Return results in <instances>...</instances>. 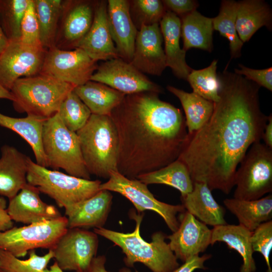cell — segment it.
I'll return each mask as SVG.
<instances>
[{"label": "cell", "mask_w": 272, "mask_h": 272, "mask_svg": "<svg viewBox=\"0 0 272 272\" xmlns=\"http://www.w3.org/2000/svg\"><path fill=\"white\" fill-rule=\"evenodd\" d=\"M97 62L80 48L54 47L47 51L40 73L77 87L90 80L98 66Z\"/></svg>", "instance_id": "obj_12"}, {"label": "cell", "mask_w": 272, "mask_h": 272, "mask_svg": "<svg viewBox=\"0 0 272 272\" xmlns=\"http://www.w3.org/2000/svg\"><path fill=\"white\" fill-rule=\"evenodd\" d=\"M46 52L42 46L26 45L20 39L9 41L0 54V84L10 91L18 79L39 74Z\"/></svg>", "instance_id": "obj_13"}, {"label": "cell", "mask_w": 272, "mask_h": 272, "mask_svg": "<svg viewBox=\"0 0 272 272\" xmlns=\"http://www.w3.org/2000/svg\"><path fill=\"white\" fill-rule=\"evenodd\" d=\"M99 188L120 193L132 202L139 214L146 210L155 212L172 232L179 226L177 214L185 211L182 205H173L157 199L147 185L137 179H129L118 171L111 172L108 180L101 183Z\"/></svg>", "instance_id": "obj_10"}, {"label": "cell", "mask_w": 272, "mask_h": 272, "mask_svg": "<svg viewBox=\"0 0 272 272\" xmlns=\"http://www.w3.org/2000/svg\"><path fill=\"white\" fill-rule=\"evenodd\" d=\"M218 101L208 121L191 134L178 158L193 182L229 194L235 175L251 146L260 142L268 116L261 111L260 86L225 70L218 75Z\"/></svg>", "instance_id": "obj_1"}, {"label": "cell", "mask_w": 272, "mask_h": 272, "mask_svg": "<svg viewBox=\"0 0 272 272\" xmlns=\"http://www.w3.org/2000/svg\"><path fill=\"white\" fill-rule=\"evenodd\" d=\"M31 0H0V24L9 41L20 39L21 24Z\"/></svg>", "instance_id": "obj_36"}, {"label": "cell", "mask_w": 272, "mask_h": 272, "mask_svg": "<svg viewBox=\"0 0 272 272\" xmlns=\"http://www.w3.org/2000/svg\"><path fill=\"white\" fill-rule=\"evenodd\" d=\"M42 145L48 168H61L70 175L90 180L78 136L64 125L57 113L44 123Z\"/></svg>", "instance_id": "obj_6"}, {"label": "cell", "mask_w": 272, "mask_h": 272, "mask_svg": "<svg viewBox=\"0 0 272 272\" xmlns=\"http://www.w3.org/2000/svg\"><path fill=\"white\" fill-rule=\"evenodd\" d=\"M212 18L205 17L193 11L182 16L181 36L183 41V49L199 48L211 52L213 47Z\"/></svg>", "instance_id": "obj_30"}, {"label": "cell", "mask_w": 272, "mask_h": 272, "mask_svg": "<svg viewBox=\"0 0 272 272\" xmlns=\"http://www.w3.org/2000/svg\"><path fill=\"white\" fill-rule=\"evenodd\" d=\"M57 113L64 125L75 132L86 125L92 114L74 90L64 98Z\"/></svg>", "instance_id": "obj_38"}, {"label": "cell", "mask_w": 272, "mask_h": 272, "mask_svg": "<svg viewBox=\"0 0 272 272\" xmlns=\"http://www.w3.org/2000/svg\"><path fill=\"white\" fill-rule=\"evenodd\" d=\"M130 216L135 221L134 231L122 233L104 227L95 228L94 232L119 246L125 255L124 263L132 266L141 262L153 272H171L179 266L177 258L165 241L166 235L161 231L153 234L152 241L148 242L141 236L140 226L143 215L131 212Z\"/></svg>", "instance_id": "obj_3"}, {"label": "cell", "mask_w": 272, "mask_h": 272, "mask_svg": "<svg viewBox=\"0 0 272 272\" xmlns=\"http://www.w3.org/2000/svg\"><path fill=\"white\" fill-rule=\"evenodd\" d=\"M110 191L100 190L93 196L64 209L68 228L103 227L112 203Z\"/></svg>", "instance_id": "obj_21"}, {"label": "cell", "mask_w": 272, "mask_h": 272, "mask_svg": "<svg viewBox=\"0 0 272 272\" xmlns=\"http://www.w3.org/2000/svg\"><path fill=\"white\" fill-rule=\"evenodd\" d=\"M167 90L180 101L185 114V123L189 134L200 128L209 119L214 103L194 92L188 93L173 86H168Z\"/></svg>", "instance_id": "obj_31"}, {"label": "cell", "mask_w": 272, "mask_h": 272, "mask_svg": "<svg viewBox=\"0 0 272 272\" xmlns=\"http://www.w3.org/2000/svg\"><path fill=\"white\" fill-rule=\"evenodd\" d=\"M98 243L94 232L68 228L51 249L53 258L62 270L87 272L96 256Z\"/></svg>", "instance_id": "obj_11"}, {"label": "cell", "mask_w": 272, "mask_h": 272, "mask_svg": "<svg viewBox=\"0 0 272 272\" xmlns=\"http://www.w3.org/2000/svg\"><path fill=\"white\" fill-rule=\"evenodd\" d=\"M108 27L119 57L130 62L134 52L138 30L126 0H109L107 5Z\"/></svg>", "instance_id": "obj_19"}, {"label": "cell", "mask_w": 272, "mask_h": 272, "mask_svg": "<svg viewBox=\"0 0 272 272\" xmlns=\"http://www.w3.org/2000/svg\"><path fill=\"white\" fill-rule=\"evenodd\" d=\"M252 232L239 224L214 227L211 245L217 242L225 243L230 249L236 250L241 256L243 264L240 272H254L256 265L250 241Z\"/></svg>", "instance_id": "obj_26"}, {"label": "cell", "mask_w": 272, "mask_h": 272, "mask_svg": "<svg viewBox=\"0 0 272 272\" xmlns=\"http://www.w3.org/2000/svg\"><path fill=\"white\" fill-rule=\"evenodd\" d=\"M95 3L64 1L56 34L55 47L62 50L76 48L90 29Z\"/></svg>", "instance_id": "obj_15"}, {"label": "cell", "mask_w": 272, "mask_h": 272, "mask_svg": "<svg viewBox=\"0 0 272 272\" xmlns=\"http://www.w3.org/2000/svg\"><path fill=\"white\" fill-rule=\"evenodd\" d=\"M250 241L253 252H259L263 256L267 271L272 272L269 255L272 248V221L260 224L252 232Z\"/></svg>", "instance_id": "obj_40"}, {"label": "cell", "mask_w": 272, "mask_h": 272, "mask_svg": "<svg viewBox=\"0 0 272 272\" xmlns=\"http://www.w3.org/2000/svg\"><path fill=\"white\" fill-rule=\"evenodd\" d=\"M217 60H214L208 67L192 70L187 77L193 92L213 103L219 101L220 83L217 74Z\"/></svg>", "instance_id": "obj_35"}, {"label": "cell", "mask_w": 272, "mask_h": 272, "mask_svg": "<svg viewBox=\"0 0 272 272\" xmlns=\"http://www.w3.org/2000/svg\"><path fill=\"white\" fill-rule=\"evenodd\" d=\"M162 3L169 11L182 16L196 10L198 6L192 0H164Z\"/></svg>", "instance_id": "obj_43"}, {"label": "cell", "mask_w": 272, "mask_h": 272, "mask_svg": "<svg viewBox=\"0 0 272 272\" xmlns=\"http://www.w3.org/2000/svg\"><path fill=\"white\" fill-rule=\"evenodd\" d=\"M38 188L27 183L12 198L7 210L13 221L29 225L49 221L61 217L54 206L44 202Z\"/></svg>", "instance_id": "obj_18"}, {"label": "cell", "mask_w": 272, "mask_h": 272, "mask_svg": "<svg viewBox=\"0 0 272 272\" xmlns=\"http://www.w3.org/2000/svg\"><path fill=\"white\" fill-rule=\"evenodd\" d=\"M212 191L202 182H193L192 191L181 197L185 211L206 225L216 227L227 224L225 210L214 199Z\"/></svg>", "instance_id": "obj_24"}, {"label": "cell", "mask_w": 272, "mask_h": 272, "mask_svg": "<svg viewBox=\"0 0 272 272\" xmlns=\"http://www.w3.org/2000/svg\"><path fill=\"white\" fill-rule=\"evenodd\" d=\"M160 29L164 41L167 66L179 79L187 80L192 70L185 60L186 51L179 44L181 20L175 14L167 11L160 22Z\"/></svg>", "instance_id": "obj_23"}, {"label": "cell", "mask_w": 272, "mask_h": 272, "mask_svg": "<svg viewBox=\"0 0 272 272\" xmlns=\"http://www.w3.org/2000/svg\"><path fill=\"white\" fill-rule=\"evenodd\" d=\"M68 229L65 216L49 221L13 227L0 232V249L17 257L25 256L37 248L51 250Z\"/></svg>", "instance_id": "obj_9"}, {"label": "cell", "mask_w": 272, "mask_h": 272, "mask_svg": "<svg viewBox=\"0 0 272 272\" xmlns=\"http://www.w3.org/2000/svg\"><path fill=\"white\" fill-rule=\"evenodd\" d=\"M0 99L14 100V97L10 91L6 89L0 84Z\"/></svg>", "instance_id": "obj_49"}, {"label": "cell", "mask_w": 272, "mask_h": 272, "mask_svg": "<svg viewBox=\"0 0 272 272\" xmlns=\"http://www.w3.org/2000/svg\"><path fill=\"white\" fill-rule=\"evenodd\" d=\"M29 258L21 260L10 252L0 249V268L5 272H42L53 258L52 250L43 256L35 250L29 251Z\"/></svg>", "instance_id": "obj_37"}, {"label": "cell", "mask_w": 272, "mask_h": 272, "mask_svg": "<svg viewBox=\"0 0 272 272\" xmlns=\"http://www.w3.org/2000/svg\"><path fill=\"white\" fill-rule=\"evenodd\" d=\"M238 2L235 1H222L217 16L212 18L214 30L227 38L229 42L231 59L241 55L243 43L239 39L236 28Z\"/></svg>", "instance_id": "obj_34"}, {"label": "cell", "mask_w": 272, "mask_h": 272, "mask_svg": "<svg viewBox=\"0 0 272 272\" xmlns=\"http://www.w3.org/2000/svg\"><path fill=\"white\" fill-rule=\"evenodd\" d=\"M132 4L140 26L159 23L166 13L162 1L159 0H134Z\"/></svg>", "instance_id": "obj_39"}, {"label": "cell", "mask_w": 272, "mask_h": 272, "mask_svg": "<svg viewBox=\"0 0 272 272\" xmlns=\"http://www.w3.org/2000/svg\"><path fill=\"white\" fill-rule=\"evenodd\" d=\"M226 208L237 218L239 225L253 232L260 224L272 218V195L245 200L235 198L223 201Z\"/></svg>", "instance_id": "obj_28"}, {"label": "cell", "mask_w": 272, "mask_h": 272, "mask_svg": "<svg viewBox=\"0 0 272 272\" xmlns=\"http://www.w3.org/2000/svg\"><path fill=\"white\" fill-rule=\"evenodd\" d=\"M211 257V255L209 254H204L201 256H195L171 272H193L197 269H205L204 263Z\"/></svg>", "instance_id": "obj_44"}, {"label": "cell", "mask_w": 272, "mask_h": 272, "mask_svg": "<svg viewBox=\"0 0 272 272\" xmlns=\"http://www.w3.org/2000/svg\"><path fill=\"white\" fill-rule=\"evenodd\" d=\"M162 42L159 23L141 25L138 31L130 63L142 73L161 76L167 67Z\"/></svg>", "instance_id": "obj_17"}, {"label": "cell", "mask_w": 272, "mask_h": 272, "mask_svg": "<svg viewBox=\"0 0 272 272\" xmlns=\"http://www.w3.org/2000/svg\"><path fill=\"white\" fill-rule=\"evenodd\" d=\"M234 180V198L256 200L272 191V149L258 142L240 163Z\"/></svg>", "instance_id": "obj_8"}, {"label": "cell", "mask_w": 272, "mask_h": 272, "mask_svg": "<svg viewBox=\"0 0 272 272\" xmlns=\"http://www.w3.org/2000/svg\"><path fill=\"white\" fill-rule=\"evenodd\" d=\"M64 1L33 0L39 26L41 46L47 51L55 47Z\"/></svg>", "instance_id": "obj_33"}, {"label": "cell", "mask_w": 272, "mask_h": 272, "mask_svg": "<svg viewBox=\"0 0 272 272\" xmlns=\"http://www.w3.org/2000/svg\"><path fill=\"white\" fill-rule=\"evenodd\" d=\"M158 94L125 95L110 115L118 137L117 171L129 179L177 160L188 142L182 112Z\"/></svg>", "instance_id": "obj_2"}, {"label": "cell", "mask_w": 272, "mask_h": 272, "mask_svg": "<svg viewBox=\"0 0 272 272\" xmlns=\"http://www.w3.org/2000/svg\"><path fill=\"white\" fill-rule=\"evenodd\" d=\"M105 84L125 95L143 92H162L130 62L120 57L105 61L98 66L90 80Z\"/></svg>", "instance_id": "obj_14"}, {"label": "cell", "mask_w": 272, "mask_h": 272, "mask_svg": "<svg viewBox=\"0 0 272 272\" xmlns=\"http://www.w3.org/2000/svg\"><path fill=\"white\" fill-rule=\"evenodd\" d=\"M137 179L147 185L161 184L172 186L180 191L181 197L190 193L193 186L187 167L178 159L159 169L141 175Z\"/></svg>", "instance_id": "obj_32"}, {"label": "cell", "mask_w": 272, "mask_h": 272, "mask_svg": "<svg viewBox=\"0 0 272 272\" xmlns=\"http://www.w3.org/2000/svg\"><path fill=\"white\" fill-rule=\"evenodd\" d=\"M76 133L90 175L108 179L111 172L117 171L118 137L110 116L92 114Z\"/></svg>", "instance_id": "obj_4"}, {"label": "cell", "mask_w": 272, "mask_h": 272, "mask_svg": "<svg viewBox=\"0 0 272 272\" xmlns=\"http://www.w3.org/2000/svg\"><path fill=\"white\" fill-rule=\"evenodd\" d=\"M28 158L13 146L4 145L1 147L0 196L9 200L27 183Z\"/></svg>", "instance_id": "obj_22"}, {"label": "cell", "mask_w": 272, "mask_h": 272, "mask_svg": "<svg viewBox=\"0 0 272 272\" xmlns=\"http://www.w3.org/2000/svg\"><path fill=\"white\" fill-rule=\"evenodd\" d=\"M42 272H63V270H62L59 267L57 263L54 261V262L50 266L49 269L46 268Z\"/></svg>", "instance_id": "obj_50"}, {"label": "cell", "mask_w": 272, "mask_h": 272, "mask_svg": "<svg viewBox=\"0 0 272 272\" xmlns=\"http://www.w3.org/2000/svg\"><path fill=\"white\" fill-rule=\"evenodd\" d=\"M20 31V40L23 43L33 46H42L40 39L39 26L33 0L30 1L24 15Z\"/></svg>", "instance_id": "obj_41"}, {"label": "cell", "mask_w": 272, "mask_h": 272, "mask_svg": "<svg viewBox=\"0 0 272 272\" xmlns=\"http://www.w3.org/2000/svg\"><path fill=\"white\" fill-rule=\"evenodd\" d=\"M262 139L263 140L264 144L272 149V115L270 114L268 116L267 122L264 127Z\"/></svg>", "instance_id": "obj_47"}, {"label": "cell", "mask_w": 272, "mask_h": 272, "mask_svg": "<svg viewBox=\"0 0 272 272\" xmlns=\"http://www.w3.org/2000/svg\"><path fill=\"white\" fill-rule=\"evenodd\" d=\"M240 69H236L235 73L244 77L259 86L272 91V67L265 69H252L239 64Z\"/></svg>", "instance_id": "obj_42"}, {"label": "cell", "mask_w": 272, "mask_h": 272, "mask_svg": "<svg viewBox=\"0 0 272 272\" xmlns=\"http://www.w3.org/2000/svg\"><path fill=\"white\" fill-rule=\"evenodd\" d=\"M0 272H5L4 270H3L2 269L0 268Z\"/></svg>", "instance_id": "obj_51"}, {"label": "cell", "mask_w": 272, "mask_h": 272, "mask_svg": "<svg viewBox=\"0 0 272 272\" xmlns=\"http://www.w3.org/2000/svg\"><path fill=\"white\" fill-rule=\"evenodd\" d=\"M75 87L40 73L18 79L10 91L16 111L48 119L58 112L64 98Z\"/></svg>", "instance_id": "obj_5"}, {"label": "cell", "mask_w": 272, "mask_h": 272, "mask_svg": "<svg viewBox=\"0 0 272 272\" xmlns=\"http://www.w3.org/2000/svg\"><path fill=\"white\" fill-rule=\"evenodd\" d=\"M106 257L104 255L95 256L92 259L87 272H109L105 267ZM119 272H131L126 267L120 269Z\"/></svg>", "instance_id": "obj_46"}, {"label": "cell", "mask_w": 272, "mask_h": 272, "mask_svg": "<svg viewBox=\"0 0 272 272\" xmlns=\"http://www.w3.org/2000/svg\"><path fill=\"white\" fill-rule=\"evenodd\" d=\"M75 92L93 114L110 116L125 94L102 83L89 81L77 86Z\"/></svg>", "instance_id": "obj_27"}, {"label": "cell", "mask_w": 272, "mask_h": 272, "mask_svg": "<svg viewBox=\"0 0 272 272\" xmlns=\"http://www.w3.org/2000/svg\"><path fill=\"white\" fill-rule=\"evenodd\" d=\"M14 227V223L8 214L7 201L0 196V232L6 231Z\"/></svg>", "instance_id": "obj_45"}, {"label": "cell", "mask_w": 272, "mask_h": 272, "mask_svg": "<svg viewBox=\"0 0 272 272\" xmlns=\"http://www.w3.org/2000/svg\"><path fill=\"white\" fill-rule=\"evenodd\" d=\"M76 48L83 50L96 61L119 57L109 29L105 1L95 2L91 27Z\"/></svg>", "instance_id": "obj_20"}, {"label": "cell", "mask_w": 272, "mask_h": 272, "mask_svg": "<svg viewBox=\"0 0 272 272\" xmlns=\"http://www.w3.org/2000/svg\"><path fill=\"white\" fill-rule=\"evenodd\" d=\"M27 181L64 209L93 196L100 190L101 184L98 180L85 179L50 170L35 163L29 157Z\"/></svg>", "instance_id": "obj_7"}, {"label": "cell", "mask_w": 272, "mask_h": 272, "mask_svg": "<svg viewBox=\"0 0 272 272\" xmlns=\"http://www.w3.org/2000/svg\"><path fill=\"white\" fill-rule=\"evenodd\" d=\"M211 238L212 230L186 211L182 213L178 229L167 237L170 249L184 262L204 252Z\"/></svg>", "instance_id": "obj_16"}, {"label": "cell", "mask_w": 272, "mask_h": 272, "mask_svg": "<svg viewBox=\"0 0 272 272\" xmlns=\"http://www.w3.org/2000/svg\"><path fill=\"white\" fill-rule=\"evenodd\" d=\"M46 119L30 115L23 118L13 117L0 112V126L20 135L31 147L36 163L48 168L42 145V128Z\"/></svg>", "instance_id": "obj_29"}, {"label": "cell", "mask_w": 272, "mask_h": 272, "mask_svg": "<svg viewBox=\"0 0 272 272\" xmlns=\"http://www.w3.org/2000/svg\"><path fill=\"white\" fill-rule=\"evenodd\" d=\"M263 26L271 29V11L265 2L244 0L238 2L236 28L243 43Z\"/></svg>", "instance_id": "obj_25"}, {"label": "cell", "mask_w": 272, "mask_h": 272, "mask_svg": "<svg viewBox=\"0 0 272 272\" xmlns=\"http://www.w3.org/2000/svg\"><path fill=\"white\" fill-rule=\"evenodd\" d=\"M9 40L5 34L0 24V54L9 44Z\"/></svg>", "instance_id": "obj_48"}]
</instances>
